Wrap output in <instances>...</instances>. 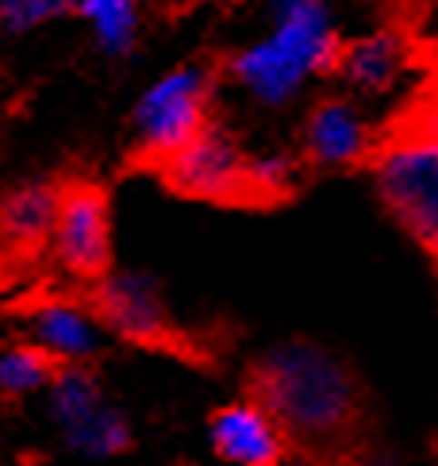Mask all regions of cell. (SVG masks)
<instances>
[{
  "label": "cell",
  "mask_w": 438,
  "mask_h": 466,
  "mask_svg": "<svg viewBox=\"0 0 438 466\" xmlns=\"http://www.w3.org/2000/svg\"><path fill=\"white\" fill-rule=\"evenodd\" d=\"M284 466H334V462H327V459H315V455H296L293 462H284Z\"/></svg>",
  "instance_id": "obj_18"
},
{
  "label": "cell",
  "mask_w": 438,
  "mask_h": 466,
  "mask_svg": "<svg viewBox=\"0 0 438 466\" xmlns=\"http://www.w3.org/2000/svg\"><path fill=\"white\" fill-rule=\"evenodd\" d=\"M250 401H258L300 447V455L343 466V451L358 447L365 428V401L353 370L327 347L308 339L274 343L246 374Z\"/></svg>",
  "instance_id": "obj_1"
},
{
  "label": "cell",
  "mask_w": 438,
  "mask_h": 466,
  "mask_svg": "<svg viewBox=\"0 0 438 466\" xmlns=\"http://www.w3.org/2000/svg\"><path fill=\"white\" fill-rule=\"evenodd\" d=\"M208 436L215 455L231 466H284V431L258 401H231L212 412Z\"/></svg>",
  "instance_id": "obj_10"
},
{
  "label": "cell",
  "mask_w": 438,
  "mask_h": 466,
  "mask_svg": "<svg viewBox=\"0 0 438 466\" xmlns=\"http://www.w3.org/2000/svg\"><path fill=\"white\" fill-rule=\"evenodd\" d=\"M74 12L108 58H127L139 43V0H74Z\"/></svg>",
  "instance_id": "obj_14"
},
{
  "label": "cell",
  "mask_w": 438,
  "mask_h": 466,
  "mask_svg": "<svg viewBox=\"0 0 438 466\" xmlns=\"http://www.w3.org/2000/svg\"><path fill=\"white\" fill-rule=\"evenodd\" d=\"M55 255L74 278L100 281L112 262V228H108V201L96 186H70L58 201L55 220Z\"/></svg>",
  "instance_id": "obj_8"
},
{
  "label": "cell",
  "mask_w": 438,
  "mask_h": 466,
  "mask_svg": "<svg viewBox=\"0 0 438 466\" xmlns=\"http://www.w3.org/2000/svg\"><path fill=\"white\" fill-rule=\"evenodd\" d=\"M212 93L215 81L196 62L174 66V70L154 77L131 112V131L139 151L158 162L174 158L184 143H193L212 124Z\"/></svg>",
  "instance_id": "obj_4"
},
{
  "label": "cell",
  "mask_w": 438,
  "mask_h": 466,
  "mask_svg": "<svg viewBox=\"0 0 438 466\" xmlns=\"http://www.w3.org/2000/svg\"><path fill=\"white\" fill-rule=\"evenodd\" d=\"M412 66V46L408 39L393 27H373L343 46L339 55V74L346 86L362 96H389L400 89Z\"/></svg>",
  "instance_id": "obj_11"
},
{
  "label": "cell",
  "mask_w": 438,
  "mask_h": 466,
  "mask_svg": "<svg viewBox=\"0 0 438 466\" xmlns=\"http://www.w3.org/2000/svg\"><path fill=\"white\" fill-rule=\"evenodd\" d=\"M31 343H39L46 355L62 366H81L100 347V320L89 305L74 301H46L31 316Z\"/></svg>",
  "instance_id": "obj_12"
},
{
  "label": "cell",
  "mask_w": 438,
  "mask_h": 466,
  "mask_svg": "<svg viewBox=\"0 0 438 466\" xmlns=\"http://www.w3.org/2000/svg\"><path fill=\"white\" fill-rule=\"evenodd\" d=\"M246 170H250V151L239 143V136L231 127L215 120L193 143H184L174 158L162 162V174L174 189L189 197H204V201L250 197Z\"/></svg>",
  "instance_id": "obj_7"
},
{
  "label": "cell",
  "mask_w": 438,
  "mask_h": 466,
  "mask_svg": "<svg viewBox=\"0 0 438 466\" xmlns=\"http://www.w3.org/2000/svg\"><path fill=\"white\" fill-rule=\"evenodd\" d=\"M50 416L62 428L65 443L85 459H112L127 451L131 428L85 366H62L50 386Z\"/></svg>",
  "instance_id": "obj_5"
},
{
  "label": "cell",
  "mask_w": 438,
  "mask_h": 466,
  "mask_svg": "<svg viewBox=\"0 0 438 466\" xmlns=\"http://www.w3.org/2000/svg\"><path fill=\"white\" fill-rule=\"evenodd\" d=\"M300 147H304L308 162L327 166V170H346L373 151V124L350 96H327L308 112Z\"/></svg>",
  "instance_id": "obj_9"
},
{
  "label": "cell",
  "mask_w": 438,
  "mask_h": 466,
  "mask_svg": "<svg viewBox=\"0 0 438 466\" xmlns=\"http://www.w3.org/2000/svg\"><path fill=\"white\" fill-rule=\"evenodd\" d=\"M58 374H62V362L55 355H46L39 343H12L0 351V390L12 397L50 390Z\"/></svg>",
  "instance_id": "obj_15"
},
{
  "label": "cell",
  "mask_w": 438,
  "mask_h": 466,
  "mask_svg": "<svg viewBox=\"0 0 438 466\" xmlns=\"http://www.w3.org/2000/svg\"><path fill=\"white\" fill-rule=\"evenodd\" d=\"M89 309L96 312L100 328L115 331L127 343H139V347L177 343V324L158 289V281L139 270H108L96 281Z\"/></svg>",
  "instance_id": "obj_6"
},
{
  "label": "cell",
  "mask_w": 438,
  "mask_h": 466,
  "mask_svg": "<svg viewBox=\"0 0 438 466\" xmlns=\"http://www.w3.org/2000/svg\"><path fill=\"white\" fill-rule=\"evenodd\" d=\"M373 186L396 224L438 258V108L396 127L377 147Z\"/></svg>",
  "instance_id": "obj_3"
},
{
  "label": "cell",
  "mask_w": 438,
  "mask_h": 466,
  "mask_svg": "<svg viewBox=\"0 0 438 466\" xmlns=\"http://www.w3.org/2000/svg\"><path fill=\"white\" fill-rule=\"evenodd\" d=\"M296 181V162L284 151H250V170H246V186L250 197H281L289 193Z\"/></svg>",
  "instance_id": "obj_16"
},
{
  "label": "cell",
  "mask_w": 438,
  "mask_h": 466,
  "mask_svg": "<svg viewBox=\"0 0 438 466\" xmlns=\"http://www.w3.org/2000/svg\"><path fill=\"white\" fill-rule=\"evenodd\" d=\"M224 5H239V0H224Z\"/></svg>",
  "instance_id": "obj_19"
},
{
  "label": "cell",
  "mask_w": 438,
  "mask_h": 466,
  "mask_svg": "<svg viewBox=\"0 0 438 466\" xmlns=\"http://www.w3.org/2000/svg\"><path fill=\"white\" fill-rule=\"evenodd\" d=\"M58 201L62 193L55 186H43V181L12 189L0 201V231H5V239L20 247H39L43 239H50L58 220Z\"/></svg>",
  "instance_id": "obj_13"
},
{
  "label": "cell",
  "mask_w": 438,
  "mask_h": 466,
  "mask_svg": "<svg viewBox=\"0 0 438 466\" xmlns=\"http://www.w3.org/2000/svg\"><path fill=\"white\" fill-rule=\"evenodd\" d=\"M65 12H74V0H0V31L24 35L50 20H62Z\"/></svg>",
  "instance_id": "obj_17"
},
{
  "label": "cell",
  "mask_w": 438,
  "mask_h": 466,
  "mask_svg": "<svg viewBox=\"0 0 438 466\" xmlns=\"http://www.w3.org/2000/svg\"><path fill=\"white\" fill-rule=\"evenodd\" d=\"M343 43L327 0H274L269 27L231 58V81L250 105L284 108L339 66Z\"/></svg>",
  "instance_id": "obj_2"
}]
</instances>
